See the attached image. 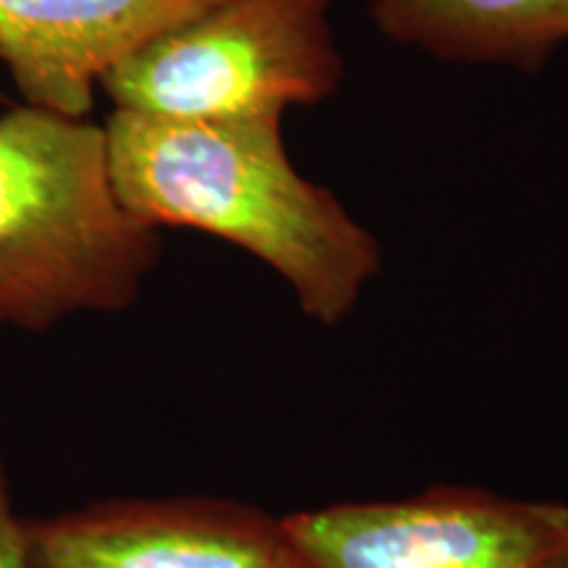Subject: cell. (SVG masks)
I'll return each mask as SVG.
<instances>
[{
	"label": "cell",
	"mask_w": 568,
	"mask_h": 568,
	"mask_svg": "<svg viewBox=\"0 0 568 568\" xmlns=\"http://www.w3.org/2000/svg\"><path fill=\"white\" fill-rule=\"evenodd\" d=\"M335 0H222L103 77L113 109L169 119H284L337 95Z\"/></svg>",
	"instance_id": "obj_3"
},
{
	"label": "cell",
	"mask_w": 568,
	"mask_h": 568,
	"mask_svg": "<svg viewBox=\"0 0 568 568\" xmlns=\"http://www.w3.org/2000/svg\"><path fill=\"white\" fill-rule=\"evenodd\" d=\"M382 32L445 63L531 69L568 42V0H366Z\"/></svg>",
	"instance_id": "obj_7"
},
{
	"label": "cell",
	"mask_w": 568,
	"mask_h": 568,
	"mask_svg": "<svg viewBox=\"0 0 568 568\" xmlns=\"http://www.w3.org/2000/svg\"><path fill=\"white\" fill-rule=\"evenodd\" d=\"M24 568H290L282 516L213 495L105 497L21 521Z\"/></svg>",
	"instance_id": "obj_5"
},
{
	"label": "cell",
	"mask_w": 568,
	"mask_h": 568,
	"mask_svg": "<svg viewBox=\"0 0 568 568\" xmlns=\"http://www.w3.org/2000/svg\"><path fill=\"white\" fill-rule=\"evenodd\" d=\"M284 119H169L113 109V193L153 230H195L266 264L318 326L345 324L382 272V245L290 159Z\"/></svg>",
	"instance_id": "obj_1"
},
{
	"label": "cell",
	"mask_w": 568,
	"mask_h": 568,
	"mask_svg": "<svg viewBox=\"0 0 568 568\" xmlns=\"http://www.w3.org/2000/svg\"><path fill=\"white\" fill-rule=\"evenodd\" d=\"M161 253V232L113 193L103 124L27 103L0 113V329L122 314Z\"/></svg>",
	"instance_id": "obj_2"
},
{
	"label": "cell",
	"mask_w": 568,
	"mask_h": 568,
	"mask_svg": "<svg viewBox=\"0 0 568 568\" xmlns=\"http://www.w3.org/2000/svg\"><path fill=\"white\" fill-rule=\"evenodd\" d=\"M21 521L24 516L17 510L11 489V474L0 447V568H24L21 558Z\"/></svg>",
	"instance_id": "obj_8"
},
{
	"label": "cell",
	"mask_w": 568,
	"mask_h": 568,
	"mask_svg": "<svg viewBox=\"0 0 568 568\" xmlns=\"http://www.w3.org/2000/svg\"><path fill=\"white\" fill-rule=\"evenodd\" d=\"M290 568H568V506L437 485L282 516Z\"/></svg>",
	"instance_id": "obj_4"
},
{
	"label": "cell",
	"mask_w": 568,
	"mask_h": 568,
	"mask_svg": "<svg viewBox=\"0 0 568 568\" xmlns=\"http://www.w3.org/2000/svg\"><path fill=\"white\" fill-rule=\"evenodd\" d=\"M222 0H0V63L27 105L88 116L103 77Z\"/></svg>",
	"instance_id": "obj_6"
}]
</instances>
